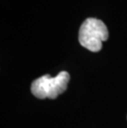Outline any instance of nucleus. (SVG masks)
Here are the masks:
<instances>
[{
    "instance_id": "nucleus-2",
    "label": "nucleus",
    "mask_w": 127,
    "mask_h": 128,
    "mask_svg": "<svg viewBox=\"0 0 127 128\" xmlns=\"http://www.w3.org/2000/svg\"><path fill=\"white\" fill-rule=\"evenodd\" d=\"M69 80V74L66 71L60 72L54 78L45 74L33 81L31 91L37 98L55 99L66 90Z\"/></svg>"
},
{
    "instance_id": "nucleus-1",
    "label": "nucleus",
    "mask_w": 127,
    "mask_h": 128,
    "mask_svg": "<svg viewBox=\"0 0 127 128\" xmlns=\"http://www.w3.org/2000/svg\"><path fill=\"white\" fill-rule=\"evenodd\" d=\"M109 36L105 23L97 18H89L83 22L78 32L80 45L93 52H98L102 48V42Z\"/></svg>"
}]
</instances>
